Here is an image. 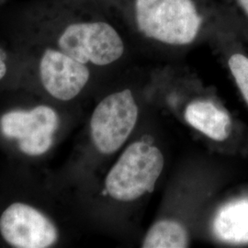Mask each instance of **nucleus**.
Returning <instances> with one entry per match:
<instances>
[{"label": "nucleus", "mask_w": 248, "mask_h": 248, "mask_svg": "<svg viewBox=\"0 0 248 248\" xmlns=\"http://www.w3.org/2000/svg\"><path fill=\"white\" fill-rule=\"evenodd\" d=\"M240 6L248 17V0H238Z\"/></svg>", "instance_id": "ddd939ff"}, {"label": "nucleus", "mask_w": 248, "mask_h": 248, "mask_svg": "<svg viewBox=\"0 0 248 248\" xmlns=\"http://www.w3.org/2000/svg\"><path fill=\"white\" fill-rule=\"evenodd\" d=\"M232 75L248 104V57L241 53L232 54L228 61Z\"/></svg>", "instance_id": "9b49d317"}, {"label": "nucleus", "mask_w": 248, "mask_h": 248, "mask_svg": "<svg viewBox=\"0 0 248 248\" xmlns=\"http://www.w3.org/2000/svg\"><path fill=\"white\" fill-rule=\"evenodd\" d=\"M6 73H7V65L4 62V60L2 59V57L0 56V80L5 77Z\"/></svg>", "instance_id": "f8f14e48"}, {"label": "nucleus", "mask_w": 248, "mask_h": 248, "mask_svg": "<svg viewBox=\"0 0 248 248\" xmlns=\"http://www.w3.org/2000/svg\"><path fill=\"white\" fill-rule=\"evenodd\" d=\"M62 53L82 62L107 65L124 52L121 36L106 22L74 23L66 27L58 40Z\"/></svg>", "instance_id": "7ed1b4c3"}, {"label": "nucleus", "mask_w": 248, "mask_h": 248, "mask_svg": "<svg viewBox=\"0 0 248 248\" xmlns=\"http://www.w3.org/2000/svg\"><path fill=\"white\" fill-rule=\"evenodd\" d=\"M137 118L138 107L130 89L102 99L90 121L91 137L97 149L105 155L120 149L133 132Z\"/></svg>", "instance_id": "20e7f679"}, {"label": "nucleus", "mask_w": 248, "mask_h": 248, "mask_svg": "<svg viewBox=\"0 0 248 248\" xmlns=\"http://www.w3.org/2000/svg\"><path fill=\"white\" fill-rule=\"evenodd\" d=\"M185 119L196 130L215 141H223L230 134V116L211 101L190 103L186 107Z\"/></svg>", "instance_id": "6e6552de"}, {"label": "nucleus", "mask_w": 248, "mask_h": 248, "mask_svg": "<svg viewBox=\"0 0 248 248\" xmlns=\"http://www.w3.org/2000/svg\"><path fill=\"white\" fill-rule=\"evenodd\" d=\"M213 229L216 236L230 244L248 243V199L223 206L216 215Z\"/></svg>", "instance_id": "1a4fd4ad"}, {"label": "nucleus", "mask_w": 248, "mask_h": 248, "mask_svg": "<svg viewBox=\"0 0 248 248\" xmlns=\"http://www.w3.org/2000/svg\"><path fill=\"white\" fill-rule=\"evenodd\" d=\"M58 126L57 113L45 105L31 110H12L0 119L3 135L18 140L20 151L31 156L42 155L51 148Z\"/></svg>", "instance_id": "39448f33"}, {"label": "nucleus", "mask_w": 248, "mask_h": 248, "mask_svg": "<svg viewBox=\"0 0 248 248\" xmlns=\"http://www.w3.org/2000/svg\"><path fill=\"white\" fill-rule=\"evenodd\" d=\"M85 63L53 49L45 51L40 62V77L46 91L53 98L67 101L76 98L89 79Z\"/></svg>", "instance_id": "0eeeda50"}, {"label": "nucleus", "mask_w": 248, "mask_h": 248, "mask_svg": "<svg viewBox=\"0 0 248 248\" xmlns=\"http://www.w3.org/2000/svg\"><path fill=\"white\" fill-rule=\"evenodd\" d=\"M0 233L13 248H47L58 240V231L44 213L27 204L9 206L0 217Z\"/></svg>", "instance_id": "423d86ee"}, {"label": "nucleus", "mask_w": 248, "mask_h": 248, "mask_svg": "<svg viewBox=\"0 0 248 248\" xmlns=\"http://www.w3.org/2000/svg\"><path fill=\"white\" fill-rule=\"evenodd\" d=\"M135 13L142 33L168 45L192 43L202 26L192 0H136Z\"/></svg>", "instance_id": "f257e3e1"}, {"label": "nucleus", "mask_w": 248, "mask_h": 248, "mask_svg": "<svg viewBox=\"0 0 248 248\" xmlns=\"http://www.w3.org/2000/svg\"><path fill=\"white\" fill-rule=\"evenodd\" d=\"M188 236L180 223L161 221L151 227L143 241V248H187Z\"/></svg>", "instance_id": "9d476101"}, {"label": "nucleus", "mask_w": 248, "mask_h": 248, "mask_svg": "<svg viewBox=\"0 0 248 248\" xmlns=\"http://www.w3.org/2000/svg\"><path fill=\"white\" fill-rule=\"evenodd\" d=\"M164 169L159 149L146 142L132 143L107 176V191L113 199L132 202L151 192Z\"/></svg>", "instance_id": "f03ea898"}]
</instances>
